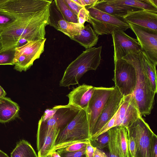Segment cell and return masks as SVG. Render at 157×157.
<instances>
[{
    "label": "cell",
    "mask_w": 157,
    "mask_h": 157,
    "mask_svg": "<svg viewBox=\"0 0 157 157\" xmlns=\"http://www.w3.org/2000/svg\"><path fill=\"white\" fill-rule=\"evenodd\" d=\"M52 1L46 0L35 11L19 15L16 21L1 33L2 49L15 48L20 38L28 41L45 38V27L48 25L49 6Z\"/></svg>",
    "instance_id": "cell-1"
},
{
    "label": "cell",
    "mask_w": 157,
    "mask_h": 157,
    "mask_svg": "<svg viewBox=\"0 0 157 157\" xmlns=\"http://www.w3.org/2000/svg\"><path fill=\"white\" fill-rule=\"evenodd\" d=\"M140 52L129 54L122 58L131 64L136 70V83L133 94L139 112L142 117L150 114L154 105L155 93L152 90L141 64Z\"/></svg>",
    "instance_id": "cell-2"
},
{
    "label": "cell",
    "mask_w": 157,
    "mask_h": 157,
    "mask_svg": "<svg viewBox=\"0 0 157 157\" xmlns=\"http://www.w3.org/2000/svg\"><path fill=\"white\" fill-rule=\"evenodd\" d=\"M101 46L83 51L67 67L60 81V86L69 87L78 84L81 77L86 72L96 70L101 63Z\"/></svg>",
    "instance_id": "cell-3"
},
{
    "label": "cell",
    "mask_w": 157,
    "mask_h": 157,
    "mask_svg": "<svg viewBox=\"0 0 157 157\" xmlns=\"http://www.w3.org/2000/svg\"><path fill=\"white\" fill-rule=\"evenodd\" d=\"M90 141V136L86 111L81 109L60 131L51 153L75 143Z\"/></svg>",
    "instance_id": "cell-4"
},
{
    "label": "cell",
    "mask_w": 157,
    "mask_h": 157,
    "mask_svg": "<svg viewBox=\"0 0 157 157\" xmlns=\"http://www.w3.org/2000/svg\"><path fill=\"white\" fill-rule=\"evenodd\" d=\"M85 7L88 12V22L98 36L111 34L115 30L124 31L130 29L123 17L109 14L90 6Z\"/></svg>",
    "instance_id": "cell-5"
},
{
    "label": "cell",
    "mask_w": 157,
    "mask_h": 157,
    "mask_svg": "<svg viewBox=\"0 0 157 157\" xmlns=\"http://www.w3.org/2000/svg\"><path fill=\"white\" fill-rule=\"evenodd\" d=\"M81 110L68 104L56 105L52 109H47L39 121L38 129L55 127L61 131Z\"/></svg>",
    "instance_id": "cell-6"
},
{
    "label": "cell",
    "mask_w": 157,
    "mask_h": 157,
    "mask_svg": "<svg viewBox=\"0 0 157 157\" xmlns=\"http://www.w3.org/2000/svg\"><path fill=\"white\" fill-rule=\"evenodd\" d=\"M46 40L45 38L28 41L24 45L15 48L14 69L20 72L29 69L44 52Z\"/></svg>",
    "instance_id": "cell-7"
},
{
    "label": "cell",
    "mask_w": 157,
    "mask_h": 157,
    "mask_svg": "<svg viewBox=\"0 0 157 157\" xmlns=\"http://www.w3.org/2000/svg\"><path fill=\"white\" fill-rule=\"evenodd\" d=\"M114 65L113 80L115 86L124 97L132 94L135 88L136 79L134 67L123 58L114 61Z\"/></svg>",
    "instance_id": "cell-8"
},
{
    "label": "cell",
    "mask_w": 157,
    "mask_h": 157,
    "mask_svg": "<svg viewBox=\"0 0 157 157\" xmlns=\"http://www.w3.org/2000/svg\"><path fill=\"white\" fill-rule=\"evenodd\" d=\"M128 135L134 138L136 144L135 157H151L152 139L154 134L141 116L127 129Z\"/></svg>",
    "instance_id": "cell-9"
},
{
    "label": "cell",
    "mask_w": 157,
    "mask_h": 157,
    "mask_svg": "<svg viewBox=\"0 0 157 157\" xmlns=\"http://www.w3.org/2000/svg\"><path fill=\"white\" fill-rule=\"evenodd\" d=\"M114 87H95L86 110L90 136L96 121L112 94Z\"/></svg>",
    "instance_id": "cell-10"
},
{
    "label": "cell",
    "mask_w": 157,
    "mask_h": 157,
    "mask_svg": "<svg viewBox=\"0 0 157 157\" xmlns=\"http://www.w3.org/2000/svg\"><path fill=\"white\" fill-rule=\"evenodd\" d=\"M136 36L141 52L155 65H157V31L128 23Z\"/></svg>",
    "instance_id": "cell-11"
},
{
    "label": "cell",
    "mask_w": 157,
    "mask_h": 157,
    "mask_svg": "<svg viewBox=\"0 0 157 157\" xmlns=\"http://www.w3.org/2000/svg\"><path fill=\"white\" fill-rule=\"evenodd\" d=\"M112 35L114 47V61L122 58L131 54L141 51V48L136 39L120 30L114 31Z\"/></svg>",
    "instance_id": "cell-12"
},
{
    "label": "cell",
    "mask_w": 157,
    "mask_h": 157,
    "mask_svg": "<svg viewBox=\"0 0 157 157\" xmlns=\"http://www.w3.org/2000/svg\"><path fill=\"white\" fill-rule=\"evenodd\" d=\"M140 116L133 93L124 97L115 114L113 127H122L127 130Z\"/></svg>",
    "instance_id": "cell-13"
},
{
    "label": "cell",
    "mask_w": 157,
    "mask_h": 157,
    "mask_svg": "<svg viewBox=\"0 0 157 157\" xmlns=\"http://www.w3.org/2000/svg\"><path fill=\"white\" fill-rule=\"evenodd\" d=\"M48 25L53 27L70 38L78 36L84 25L67 22L57 8L55 0H52L49 9Z\"/></svg>",
    "instance_id": "cell-14"
},
{
    "label": "cell",
    "mask_w": 157,
    "mask_h": 157,
    "mask_svg": "<svg viewBox=\"0 0 157 157\" xmlns=\"http://www.w3.org/2000/svg\"><path fill=\"white\" fill-rule=\"evenodd\" d=\"M124 98L115 86L112 95L96 121L91 137L101 129L114 115L121 105Z\"/></svg>",
    "instance_id": "cell-15"
},
{
    "label": "cell",
    "mask_w": 157,
    "mask_h": 157,
    "mask_svg": "<svg viewBox=\"0 0 157 157\" xmlns=\"http://www.w3.org/2000/svg\"><path fill=\"white\" fill-rule=\"evenodd\" d=\"M46 0H0V8L18 16L35 11Z\"/></svg>",
    "instance_id": "cell-16"
},
{
    "label": "cell",
    "mask_w": 157,
    "mask_h": 157,
    "mask_svg": "<svg viewBox=\"0 0 157 157\" xmlns=\"http://www.w3.org/2000/svg\"><path fill=\"white\" fill-rule=\"evenodd\" d=\"M60 131L54 127L37 129L36 146L38 157H45L52 152Z\"/></svg>",
    "instance_id": "cell-17"
},
{
    "label": "cell",
    "mask_w": 157,
    "mask_h": 157,
    "mask_svg": "<svg viewBox=\"0 0 157 157\" xmlns=\"http://www.w3.org/2000/svg\"><path fill=\"white\" fill-rule=\"evenodd\" d=\"M123 17L128 23L157 31V12L144 10L129 11Z\"/></svg>",
    "instance_id": "cell-18"
},
{
    "label": "cell",
    "mask_w": 157,
    "mask_h": 157,
    "mask_svg": "<svg viewBox=\"0 0 157 157\" xmlns=\"http://www.w3.org/2000/svg\"><path fill=\"white\" fill-rule=\"evenodd\" d=\"M94 90V87L85 84L74 88L67 95L69 98L68 105L86 110Z\"/></svg>",
    "instance_id": "cell-19"
},
{
    "label": "cell",
    "mask_w": 157,
    "mask_h": 157,
    "mask_svg": "<svg viewBox=\"0 0 157 157\" xmlns=\"http://www.w3.org/2000/svg\"><path fill=\"white\" fill-rule=\"evenodd\" d=\"M90 6L109 14L122 17L126 15L128 12L142 10L117 4L113 2L112 0H98L97 2Z\"/></svg>",
    "instance_id": "cell-20"
},
{
    "label": "cell",
    "mask_w": 157,
    "mask_h": 157,
    "mask_svg": "<svg viewBox=\"0 0 157 157\" xmlns=\"http://www.w3.org/2000/svg\"><path fill=\"white\" fill-rule=\"evenodd\" d=\"M20 110L18 104L8 97L0 98V123L9 122L18 117Z\"/></svg>",
    "instance_id": "cell-21"
},
{
    "label": "cell",
    "mask_w": 157,
    "mask_h": 157,
    "mask_svg": "<svg viewBox=\"0 0 157 157\" xmlns=\"http://www.w3.org/2000/svg\"><path fill=\"white\" fill-rule=\"evenodd\" d=\"M98 36L90 25L87 24L81 30L78 36L70 38L79 43L86 49L97 44L99 39Z\"/></svg>",
    "instance_id": "cell-22"
},
{
    "label": "cell",
    "mask_w": 157,
    "mask_h": 157,
    "mask_svg": "<svg viewBox=\"0 0 157 157\" xmlns=\"http://www.w3.org/2000/svg\"><path fill=\"white\" fill-rule=\"evenodd\" d=\"M141 64L150 84L152 90L157 92V77L156 67L145 54L141 51L139 53Z\"/></svg>",
    "instance_id": "cell-23"
},
{
    "label": "cell",
    "mask_w": 157,
    "mask_h": 157,
    "mask_svg": "<svg viewBox=\"0 0 157 157\" xmlns=\"http://www.w3.org/2000/svg\"><path fill=\"white\" fill-rule=\"evenodd\" d=\"M10 157H38L31 144L27 141L22 140L17 144L12 151Z\"/></svg>",
    "instance_id": "cell-24"
},
{
    "label": "cell",
    "mask_w": 157,
    "mask_h": 157,
    "mask_svg": "<svg viewBox=\"0 0 157 157\" xmlns=\"http://www.w3.org/2000/svg\"><path fill=\"white\" fill-rule=\"evenodd\" d=\"M117 144L122 157H130L128 145V133L126 128L117 127Z\"/></svg>",
    "instance_id": "cell-25"
},
{
    "label": "cell",
    "mask_w": 157,
    "mask_h": 157,
    "mask_svg": "<svg viewBox=\"0 0 157 157\" xmlns=\"http://www.w3.org/2000/svg\"><path fill=\"white\" fill-rule=\"evenodd\" d=\"M116 3L133 7L142 10L157 12V7L150 0H112Z\"/></svg>",
    "instance_id": "cell-26"
},
{
    "label": "cell",
    "mask_w": 157,
    "mask_h": 157,
    "mask_svg": "<svg viewBox=\"0 0 157 157\" xmlns=\"http://www.w3.org/2000/svg\"><path fill=\"white\" fill-rule=\"evenodd\" d=\"M56 6L64 19L68 22L78 23L77 15L69 7L64 0H55Z\"/></svg>",
    "instance_id": "cell-27"
},
{
    "label": "cell",
    "mask_w": 157,
    "mask_h": 157,
    "mask_svg": "<svg viewBox=\"0 0 157 157\" xmlns=\"http://www.w3.org/2000/svg\"><path fill=\"white\" fill-rule=\"evenodd\" d=\"M117 127H115L108 131L109 135V140L108 145L109 157H122L117 144Z\"/></svg>",
    "instance_id": "cell-28"
},
{
    "label": "cell",
    "mask_w": 157,
    "mask_h": 157,
    "mask_svg": "<svg viewBox=\"0 0 157 157\" xmlns=\"http://www.w3.org/2000/svg\"><path fill=\"white\" fill-rule=\"evenodd\" d=\"M19 17L0 8V33L16 21Z\"/></svg>",
    "instance_id": "cell-29"
},
{
    "label": "cell",
    "mask_w": 157,
    "mask_h": 157,
    "mask_svg": "<svg viewBox=\"0 0 157 157\" xmlns=\"http://www.w3.org/2000/svg\"><path fill=\"white\" fill-rule=\"evenodd\" d=\"M15 48L2 49L0 51V65H14Z\"/></svg>",
    "instance_id": "cell-30"
},
{
    "label": "cell",
    "mask_w": 157,
    "mask_h": 157,
    "mask_svg": "<svg viewBox=\"0 0 157 157\" xmlns=\"http://www.w3.org/2000/svg\"><path fill=\"white\" fill-rule=\"evenodd\" d=\"M109 140L108 131L99 136L94 140L90 141L92 145L99 149H102L108 146Z\"/></svg>",
    "instance_id": "cell-31"
},
{
    "label": "cell",
    "mask_w": 157,
    "mask_h": 157,
    "mask_svg": "<svg viewBox=\"0 0 157 157\" xmlns=\"http://www.w3.org/2000/svg\"><path fill=\"white\" fill-rule=\"evenodd\" d=\"M86 146L81 149L72 152L56 151L61 157H87L86 154Z\"/></svg>",
    "instance_id": "cell-32"
},
{
    "label": "cell",
    "mask_w": 157,
    "mask_h": 157,
    "mask_svg": "<svg viewBox=\"0 0 157 157\" xmlns=\"http://www.w3.org/2000/svg\"><path fill=\"white\" fill-rule=\"evenodd\" d=\"M87 142H79L75 143L67 147L59 149L57 151L64 152L78 151L85 147Z\"/></svg>",
    "instance_id": "cell-33"
},
{
    "label": "cell",
    "mask_w": 157,
    "mask_h": 157,
    "mask_svg": "<svg viewBox=\"0 0 157 157\" xmlns=\"http://www.w3.org/2000/svg\"><path fill=\"white\" fill-rule=\"evenodd\" d=\"M128 148L130 157H135L136 152V144L133 136L128 135Z\"/></svg>",
    "instance_id": "cell-34"
},
{
    "label": "cell",
    "mask_w": 157,
    "mask_h": 157,
    "mask_svg": "<svg viewBox=\"0 0 157 157\" xmlns=\"http://www.w3.org/2000/svg\"><path fill=\"white\" fill-rule=\"evenodd\" d=\"M78 23L84 25L86 21L88 22V12L85 7L82 8L77 15Z\"/></svg>",
    "instance_id": "cell-35"
},
{
    "label": "cell",
    "mask_w": 157,
    "mask_h": 157,
    "mask_svg": "<svg viewBox=\"0 0 157 157\" xmlns=\"http://www.w3.org/2000/svg\"><path fill=\"white\" fill-rule=\"evenodd\" d=\"M64 1L70 9L77 15L80 10L82 8L78 5L72 0H64Z\"/></svg>",
    "instance_id": "cell-36"
},
{
    "label": "cell",
    "mask_w": 157,
    "mask_h": 157,
    "mask_svg": "<svg viewBox=\"0 0 157 157\" xmlns=\"http://www.w3.org/2000/svg\"><path fill=\"white\" fill-rule=\"evenodd\" d=\"M151 155V157H157V136L155 133L152 137Z\"/></svg>",
    "instance_id": "cell-37"
},
{
    "label": "cell",
    "mask_w": 157,
    "mask_h": 157,
    "mask_svg": "<svg viewBox=\"0 0 157 157\" xmlns=\"http://www.w3.org/2000/svg\"><path fill=\"white\" fill-rule=\"evenodd\" d=\"M85 152L87 157H93L94 147L92 145L90 141L88 142L86 144Z\"/></svg>",
    "instance_id": "cell-38"
},
{
    "label": "cell",
    "mask_w": 157,
    "mask_h": 157,
    "mask_svg": "<svg viewBox=\"0 0 157 157\" xmlns=\"http://www.w3.org/2000/svg\"><path fill=\"white\" fill-rule=\"evenodd\" d=\"M93 157H108V156L102 151L96 147H94Z\"/></svg>",
    "instance_id": "cell-39"
},
{
    "label": "cell",
    "mask_w": 157,
    "mask_h": 157,
    "mask_svg": "<svg viewBox=\"0 0 157 157\" xmlns=\"http://www.w3.org/2000/svg\"><path fill=\"white\" fill-rule=\"evenodd\" d=\"M82 5L83 7L91 6L95 2L98 0H80Z\"/></svg>",
    "instance_id": "cell-40"
},
{
    "label": "cell",
    "mask_w": 157,
    "mask_h": 157,
    "mask_svg": "<svg viewBox=\"0 0 157 157\" xmlns=\"http://www.w3.org/2000/svg\"><path fill=\"white\" fill-rule=\"evenodd\" d=\"M27 42V40L25 38H20L18 40L16 48L20 47L25 44Z\"/></svg>",
    "instance_id": "cell-41"
},
{
    "label": "cell",
    "mask_w": 157,
    "mask_h": 157,
    "mask_svg": "<svg viewBox=\"0 0 157 157\" xmlns=\"http://www.w3.org/2000/svg\"><path fill=\"white\" fill-rule=\"evenodd\" d=\"M6 94V91L0 85V98L5 97Z\"/></svg>",
    "instance_id": "cell-42"
},
{
    "label": "cell",
    "mask_w": 157,
    "mask_h": 157,
    "mask_svg": "<svg viewBox=\"0 0 157 157\" xmlns=\"http://www.w3.org/2000/svg\"><path fill=\"white\" fill-rule=\"evenodd\" d=\"M50 154H51V157H61L59 154L56 151H53Z\"/></svg>",
    "instance_id": "cell-43"
},
{
    "label": "cell",
    "mask_w": 157,
    "mask_h": 157,
    "mask_svg": "<svg viewBox=\"0 0 157 157\" xmlns=\"http://www.w3.org/2000/svg\"><path fill=\"white\" fill-rule=\"evenodd\" d=\"M0 157H10L4 152L0 150Z\"/></svg>",
    "instance_id": "cell-44"
},
{
    "label": "cell",
    "mask_w": 157,
    "mask_h": 157,
    "mask_svg": "<svg viewBox=\"0 0 157 157\" xmlns=\"http://www.w3.org/2000/svg\"><path fill=\"white\" fill-rule=\"evenodd\" d=\"M76 4H77L79 6L82 7H83L82 6L81 2L80 1V0H72Z\"/></svg>",
    "instance_id": "cell-45"
},
{
    "label": "cell",
    "mask_w": 157,
    "mask_h": 157,
    "mask_svg": "<svg viewBox=\"0 0 157 157\" xmlns=\"http://www.w3.org/2000/svg\"><path fill=\"white\" fill-rule=\"evenodd\" d=\"M3 47V44L1 40V37L0 36V51L1 50Z\"/></svg>",
    "instance_id": "cell-46"
},
{
    "label": "cell",
    "mask_w": 157,
    "mask_h": 157,
    "mask_svg": "<svg viewBox=\"0 0 157 157\" xmlns=\"http://www.w3.org/2000/svg\"><path fill=\"white\" fill-rule=\"evenodd\" d=\"M45 157H51V154H49Z\"/></svg>",
    "instance_id": "cell-47"
}]
</instances>
